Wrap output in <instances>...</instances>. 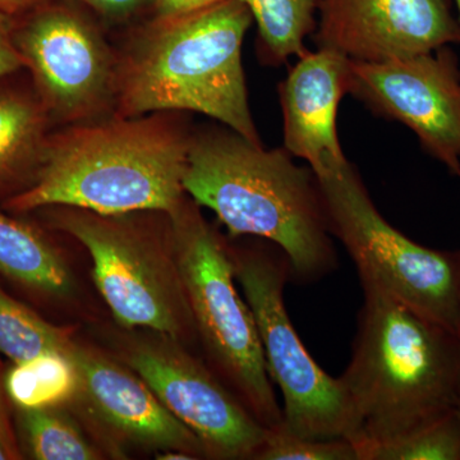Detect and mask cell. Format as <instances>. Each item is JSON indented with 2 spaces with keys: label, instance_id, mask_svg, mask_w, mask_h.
<instances>
[{
  "label": "cell",
  "instance_id": "obj_26",
  "mask_svg": "<svg viewBox=\"0 0 460 460\" xmlns=\"http://www.w3.org/2000/svg\"><path fill=\"white\" fill-rule=\"evenodd\" d=\"M8 401L4 389V377L0 374V445L4 447L9 458L20 459L21 453L18 449L16 435L9 417Z\"/></svg>",
  "mask_w": 460,
  "mask_h": 460
},
{
  "label": "cell",
  "instance_id": "obj_6",
  "mask_svg": "<svg viewBox=\"0 0 460 460\" xmlns=\"http://www.w3.org/2000/svg\"><path fill=\"white\" fill-rule=\"evenodd\" d=\"M316 178L330 233L353 260L363 289L392 296L460 334V251L420 246L390 226L349 162Z\"/></svg>",
  "mask_w": 460,
  "mask_h": 460
},
{
  "label": "cell",
  "instance_id": "obj_19",
  "mask_svg": "<svg viewBox=\"0 0 460 460\" xmlns=\"http://www.w3.org/2000/svg\"><path fill=\"white\" fill-rule=\"evenodd\" d=\"M69 330L51 325L0 289V353L22 363L47 353L71 356Z\"/></svg>",
  "mask_w": 460,
  "mask_h": 460
},
{
  "label": "cell",
  "instance_id": "obj_16",
  "mask_svg": "<svg viewBox=\"0 0 460 460\" xmlns=\"http://www.w3.org/2000/svg\"><path fill=\"white\" fill-rule=\"evenodd\" d=\"M0 274L41 295H71L74 277L57 247L35 226L0 213Z\"/></svg>",
  "mask_w": 460,
  "mask_h": 460
},
{
  "label": "cell",
  "instance_id": "obj_15",
  "mask_svg": "<svg viewBox=\"0 0 460 460\" xmlns=\"http://www.w3.org/2000/svg\"><path fill=\"white\" fill-rule=\"evenodd\" d=\"M50 117L38 96L0 87V198L35 183L49 144Z\"/></svg>",
  "mask_w": 460,
  "mask_h": 460
},
{
  "label": "cell",
  "instance_id": "obj_17",
  "mask_svg": "<svg viewBox=\"0 0 460 460\" xmlns=\"http://www.w3.org/2000/svg\"><path fill=\"white\" fill-rule=\"evenodd\" d=\"M4 389L18 410L58 408L75 398L78 374L71 357L47 353L14 363L5 374Z\"/></svg>",
  "mask_w": 460,
  "mask_h": 460
},
{
  "label": "cell",
  "instance_id": "obj_25",
  "mask_svg": "<svg viewBox=\"0 0 460 460\" xmlns=\"http://www.w3.org/2000/svg\"><path fill=\"white\" fill-rule=\"evenodd\" d=\"M109 20H123L135 13L144 0H75Z\"/></svg>",
  "mask_w": 460,
  "mask_h": 460
},
{
  "label": "cell",
  "instance_id": "obj_21",
  "mask_svg": "<svg viewBox=\"0 0 460 460\" xmlns=\"http://www.w3.org/2000/svg\"><path fill=\"white\" fill-rule=\"evenodd\" d=\"M359 460H460L456 410L386 443L357 447Z\"/></svg>",
  "mask_w": 460,
  "mask_h": 460
},
{
  "label": "cell",
  "instance_id": "obj_20",
  "mask_svg": "<svg viewBox=\"0 0 460 460\" xmlns=\"http://www.w3.org/2000/svg\"><path fill=\"white\" fill-rule=\"evenodd\" d=\"M27 447L38 460H95L102 458L81 429L58 408L18 410Z\"/></svg>",
  "mask_w": 460,
  "mask_h": 460
},
{
  "label": "cell",
  "instance_id": "obj_30",
  "mask_svg": "<svg viewBox=\"0 0 460 460\" xmlns=\"http://www.w3.org/2000/svg\"><path fill=\"white\" fill-rule=\"evenodd\" d=\"M11 459L9 458L8 453L5 452L4 447L0 445V460Z\"/></svg>",
  "mask_w": 460,
  "mask_h": 460
},
{
  "label": "cell",
  "instance_id": "obj_18",
  "mask_svg": "<svg viewBox=\"0 0 460 460\" xmlns=\"http://www.w3.org/2000/svg\"><path fill=\"white\" fill-rule=\"evenodd\" d=\"M259 27L262 56L280 66L304 56L305 39L316 29L317 0H241Z\"/></svg>",
  "mask_w": 460,
  "mask_h": 460
},
{
  "label": "cell",
  "instance_id": "obj_10",
  "mask_svg": "<svg viewBox=\"0 0 460 460\" xmlns=\"http://www.w3.org/2000/svg\"><path fill=\"white\" fill-rule=\"evenodd\" d=\"M126 362L214 459H253L268 428L208 367L162 335L129 345Z\"/></svg>",
  "mask_w": 460,
  "mask_h": 460
},
{
  "label": "cell",
  "instance_id": "obj_1",
  "mask_svg": "<svg viewBox=\"0 0 460 460\" xmlns=\"http://www.w3.org/2000/svg\"><path fill=\"white\" fill-rule=\"evenodd\" d=\"M168 113L72 124L50 135L30 189L4 201L14 213L42 208L99 214H169L186 199L190 137Z\"/></svg>",
  "mask_w": 460,
  "mask_h": 460
},
{
  "label": "cell",
  "instance_id": "obj_13",
  "mask_svg": "<svg viewBox=\"0 0 460 460\" xmlns=\"http://www.w3.org/2000/svg\"><path fill=\"white\" fill-rule=\"evenodd\" d=\"M75 398L105 429L124 441L157 452L181 450L206 456L204 445L160 402L137 374L89 348L74 345Z\"/></svg>",
  "mask_w": 460,
  "mask_h": 460
},
{
  "label": "cell",
  "instance_id": "obj_24",
  "mask_svg": "<svg viewBox=\"0 0 460 460\" xmlns=\"http://www.w3.org/2000/svg\"><path fill=\"white\" fill-rule=\"evenodd\" d=\"M223 2L226 0H153V4L156 17L171 18L202 11Z\"/></svg>",
  "mask_w": 460,
  "mask_h": 460
},
{
  "label": "cell",
  "instance_id": "obj_23",
  "mask_svg": "<svg viewBox=\"0 0 460 460\" xmlns=\"http://www.w3.org/2000/svg\"><path fill=\"white\" fill-rule=\"evenodd\" d=\"M14 18L0 11V80L25 68L13 39Z\"/></svg>",
  "mask_w": 460,
  "mask_h": 460
},
{
  "label": "cell",
  "instance_id": "obj_28",
  "mask_svg": "<svg viewBox=\"0 0 460 460\" xmlns=\"http://www.w3.org/2000/svg\"><path fill=\"white\" fill-rule=\"evenodd\" d=\"M157 459L162 460H190L198 459L192 454L181 452V450H164V452H159L156 456Z\"/></svg>",
  "mask_w": 460,
  "mask_h": 460
},
{
  "label": "cell",
  "instance_id": "obj_31",
  "mask_svg": "<svg viewBox=\"0 0 460 460\" xmlns=\"http://www.w3.org/2000/svg\"><path fill=\"white\" fill-rule=\"evenodd\" d=\"M456 7H458L459 16H460V0H456Z\"/></svg>",
  "mask_w": 460,
  "mask_h": 460
},
{
  "label": "cell",
  "instance_id": "obj_9",
  "mask_svg": "<svg viewBox=\"0 0 460 460\" xmlns=\"http://www.w3.org/2000/svg\"><path fill=\"white\" fill-rule=\"evenodd\" d=\"M22 17L14 44L50 119L93 122L115 107L117 57L89 18L54 2Z\"/></svg>",
  "mask_w": 460,
  "mask_h": 460
},
{
  "label": "cell",
  "instance_id": "obj_5",
  "mask_svg": "<svg viewBox=\"0 0 460 460\" xmlns=\"http://www.w3.org/2000/svg\"><path fill=\"white\" fill-rule=\"evenodd\" d=\"M168 220L169 238L189 301L196 335L214 370L268 429L283 422L255 317L235 288L232 252L192 199Z\"/></svg>",
  "mask_w": 460,
  "mask_h": 460
},
{
  "label": "cell",
  "instance_id": "obj_8",
  "mask_svg": "<svg viewBox=\"0 0 460 460\" xmlns=\"http://www.w3.org/2000/svg\"><path fill=\"white\" fill-rule=\"evenodd\" d=\"M230 252L255 317L269 375L283 396L281 426L301 438L354 443L358 426L341 377L330 376L317 365L288 314L284 288L292 272L286 255L232 248Z\"/></svg>",
  "mask_w": 460,
  "mask_h": 460
},
{
  "label": "cell",
  "instance_id": "obj_11",
  "mask_svg": "<svg viewBox=\"0 0 460 460\" xmlns=\"http://www.w3.org/2000/svg\"><path fill=\"white\" fill-rule=\"evenodd\" d=\"M435 51L383 63L348 59V93L407 126L459 177L460 75L452 57Z\"/></svg>",
  "mask_w": 460,
  "mask_h": 460
},
{
  "label": "cell",
  "instance_id": "obj_22",
  "mask_svg": "<svg viewBox=\"0 0 460 460\" xmlns=\"http://www.w3.org/2000/svg\"><path fill=\"white\" fill-rule=\"evenodd\" d=\"M256 460H359L356 444L348 438L314 440L293 435L281 426L268 429Z\"/></svg>",
  "mask_w": 460,
  "mask_h": 460
},
{
  "label": "cell",
  "instance_id": "obj_32",
  "mask_svg": "<svg viewBox=\"0 0 460 460\" xmlns=\"http://www.w3.org/2000/svg\"><path fill=\"white\" fill-rule=\"evenodd\" d=\"M459 177H460V174H459Z\"/></svg>",
  "mask_w": 460,
  "mask_h": 460
},
{
  "label": "cell",
  "instance_id": "obj_4",
  "mask_svg": "<svg viewBox=\"0 0 460 460\" xmlns=\"http://www.w3.org/2000/svg\"><path fill=\"white\" fill-rule=\"evenodd\" d=\"M352 358L341 376L356 447L386 443L456 410L460 334L392 296L363 289Z\"/></svg>",
  "mask_w": 460,
  "mask_h": 460
},
{
  "label": "cell",
  "instance_id": "obj_12",
  "mask_svg": "<svg viewBox=\"0 0 460 460\" xmlns=\"http://www.w3.org/2000/svg\"><path fill=\"white\" fill-rule=\"evenodd\" d=\"M319 49L383 63L460 42L447 0H317Z\"/></svg>",
  "mask_w": 460,
  "mask_h": 460
},
{
  "label": "cell",
  "instance_id": "obj_27",
  "mask_svg": "<svg viewBox=\"0 0 460 460\" xmlns=\"http://www.w3.org/2000/svg\"><path fill=\"white\" fill-rule=\"evenodd\" d=\"M50 2L54 0H0V11L12 18L22 17Z\"/></svg>",
  "mask_w": 460,
  "mask_h": 460
},
{
  "label": "cell",
  "instance_id": "obj_14",
  "mask_svg": "<svg viewBox=\"0 0 460 460\" xmlns=\"http://www.w3.org/2000/svg\"><path fill=\"white\" fill-rule=\"evenodd\" d=\"M348 93V59L328 49L305 51L280 86L284 148L314 175L348 162L337 131L339 102Z\"/></svg>",
  "mask_w": 460,
  "mask_h": 460
},
{
  "label": "cell",
  "instance_id": "obj_7",
  "mask_svg": "<svg viewBox=\"0 0 460 460\" xmlns=\"http://www.w3.org/2000/svg\"><path fill=\"white\" fill-rule=\"evenodd\" d=\"M53 223L77 239L93 259V275L115 321L183 341L196 335L169 238L137 213L99 214L56 206Z\"/></svg>",
  "mask_w": 460,
  "mask_h": 460
},
{
  "label": "cell",
  "instance_id": "obj_2",
  "mask_svg": "<svg viewBox=\"0 0 460 460\" xmlns=\"http://www.w3.org/2000/svg\"><path fill=\"white\" fill-rule=\"evenodd\" d=\"M183 187L233 237L277 244L292 279L319 280L337 268L319 181L286 148L265 150L229 128L192 135Z\"/></svg>",
  "mask_w": 460,
  "mask_h": 460
},
{
  "label": "cell",
  "instance_id": "obj_29",
  "mask_svg": "<svg viewBox=\"0 0 460 460\" xmlns=\"http://www.w3.org/2000/svg\"><path fill=\"white\" fill-rule=\"evenodd\" d=\"M456 416H458V419L460 420V386H459V390H458V396H456Z\"/></svg>",
  "mask_w": 460,
  "mask_h": 460
},
{
  "label": "cell",
  "instance_id": "obj_3",
  "mask_svg": "<svg viewBox=\"0 0 460 460\" xmlns=\"http://www.w3.org/2000/svg\"><path fill=\"white\" fill-rule=\"evenodd\" d=\"M251 22L241 0L184 16L156 17L117 57L115 115L195 111L261 144L242 65Z\"/></svg>",
  "mask_w": 460,
  "mask_h": 460
}]
</instances>
